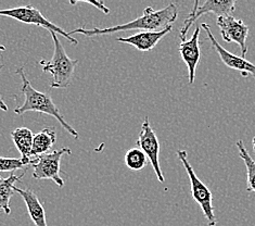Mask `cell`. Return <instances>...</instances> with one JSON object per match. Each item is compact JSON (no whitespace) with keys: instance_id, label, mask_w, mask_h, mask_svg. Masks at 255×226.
<instances>
[{"instance_id":"6da1fadb","label":"cell","mask_w":255,"mask_h":226,"mask_svg":"<svg viewBox=\"0 0 255 226\" xmlns=\"http://www.w3.org/2000/svg\"><path fill=\"white\" fill-rule=\"evenodd\" d=\"M178 16V8L175 3H169L165 8L160 10H154L152 7L145 8L143 11V14L141 16L137 17V19L132 20L130 22H127L125 24H121V25L110 26L107 28H85L80 27L77 29L72 30L69 34H82L87 36V37H93V36H102V35H110L118 32H127V30H133L139 29L141 32L144 30H150V32H154V30H162L168 26H172V24L177 20Z\"/></svg>"},{"instance_id":"7a4b0ae2","label":"cell","mask_w":255,"mask_h":226,"mask_svg":"<svg viewBox=\"0 0 255 226\" xmlns=\"http://www.w3.org/2000/svg\"><path fill=\"white\" fill-rule=\"evenodd\" d=\"M15 73L22 78L21 90L24 97H25V101H24L23 105L14 109V113L17 115H23L26 112L33 111L50 115V117H53L63 126L66 132L70 133V135H72L75 139H78L80 134H78L77 131H75V128H73L68 122L64 120L62 113L60 112L58 107L54 105V102L52 101L49 94L41 93V91L35 89L31 82L27 79L23 68L17 69Z\"/></svg>"},{"instance_id":"3957f363","label":"cell","mask_w":255,"mask_h":226,"mask_svg":"<svg viewBox=\"0 0 255 226\" xmlns=\"http://www.w3.org/2000/svg\"><path fill=\"white\" fill-rule=\"evenodd\" d=\"M53 40V56L50 61L40 60L39 65L42 72L50 73L52 81L50 87L52 88H66L71 84L76 65L78 64L77 59H71L64 49L61 41L58 38V34L50 32Z\"/></svg>"},{"instance_id":"277c9868","label":"cell","mask_w":255,"mask_h":226,"mask_svg":"<svg viewBox=\"0 0 255 226\" xmlns=\"http://www.w3.org/2000/svg\"><path fill=\"white\" fill-rule=\"evenodd\" d=\"M177 157L183 163V166L186 170V172L189 176L190 186H191V195L193 200L201 207L203 211V215L205 216L206 220L209 222V226H215L216 225V217L214 215V207L212 205V200H213V195L210 189L206 187L204 183L199 179L197 174L194 173V170L192 169L191 164L188 161L187 158V151L186 150H178Z\"/></svg>"},{"instance_id":"5b68a950","label":"cell","mask_w":255,"mask_h":226,"mask_svg":"<svg viewBox=\"0 0 255 226\" xmlns=\"http://www.w3.org/2000/svg\"><path fill=\"white\" fill-rule=\"evenodd\" d=\"M0 16H7L12 17L19 22L25 23V24H33L35 26L44 27L47 30L53 32L56 34H59L63 36L64 38L70 40L73 45H77L78 40L65 32L63 28L53 24L49 20L41 14V12L37 9L33 7V5H23V7H16V8H11V9H2L0 10Z\"/></svg>"},{"instance_id":"8992f818","label":"cell","mask_w":255,"mask_h":226,"mask_svg":"<svg viewBox=\"0 0 255 226\" xmlns=\"http://www.w3.org/2000/svg\"><path fill=\"white\" fill-rule=\"evenodd\" d=\"M65 155H72V150L63 147L59 150H53L35 159L32 163L33 177L35 180H51L59 187L64 186V181L60 174V162Z\"/></svg>"},{"instance_id":"52a82bcc","label":"cell","mask_w":255,"mask_h":226,"mask_svg":"<svg viewBox=\"0 0 255 226\" xmlns=\"http://www.w3.org/2000/svg\"><path fill=\"white\" fill-rule=\"evenodd\" d=\"M236 10V1L235 0H206L203 3L196 1L193 4V9L186 17L184 21L183 27L180 29L179 38L180 40H185L188 30L193 25L200 16L206 13H214L220 16L232 15L233 12Z\"/></svg>"},{"instance_id":"ba28073f","label":"cell","mask_w":255,"mask_h":226,"mask_svg":"<svg viewBox=\"0 0 255 226\" xmlns=\"http://www.w3.org/2000/svg\"><path fill=\"white\" fill-rule=\"evenodd\" d=\"M137 146L139 149L142 150L143 154L147 156L151 166L153 168L156 179L160 183H164L165 177L160 167V143L153 128L151 127L149 118L145 117L142 124L141 130L139 133V137L137 140Z\"/></svg>"},{"instance_id":"9c48e42d","label":"cell","mask_w":255,"mask_h":226,"mask_svg":"<svg viewBox=\"0 0 255 226\" xmlns=\"http://www.w3.org/2000/svg\"><path fill=\"white\" fill-rule=\"evenodd\" d=\"M217 26L220 27L221 35L225 41L236 42L240 47L242 58L247 56L248 46L247 38L249 35V26L242 20H237L233 15L217 17Z\"/></svg>"},{"instance_id":"30bf717a","label":"cell","mask_w":255,"mask_h":226,"mask_svg":"<svg viewBox=\"0 0 255 226\" xmlns=\"http://www.w3.org/2000/svg\"><path fill=\"white\" fill-rule=\"evenodd\" d=\"M200 26H201L206 32V35H208V38L211 41L212 47L214 48L218 56H220L222 62L225 65L233 70L239 71L241 73V75L244 77H248L249 75H252L255 78V64L251 63L250 61H248L245 58L235 56V54L230 53L228 50L225 49L220 42L216 40L214 35L212 34L211 27L208 23L200 24Z\"/></svg>"},{"instance_id":"8fae6325","label":"cell","mask_w":255,"mask_h":226,"mask_svg":"<svg viewBox=\"0 0 255 226\" xmlns=\"http://www.w3.org/2000/svg\"><path fill=\"white\" fill-rule=\"evenodd\" d=\"M200 29H201V26L198 25L196 29H194L192 37L188 40H181L179 44V53L188 68V79H189V84L194 83L196 70L199 64L200 58H201V51H200L199 42Z\"/></svg>"},{"instance_id":"7c38bea8","label":"cell","mask_w":255,"mask_h":226,"mask_svg":"<svg viewBox=\"0 0 255 226\" xmlns=\"http://www.w3.org/2000/svg\"><path fill=\"white\" fill-rule=\"evenodd\" d=\"M172 29L173 26H168L162 30H154V32L144 30V32L130 35L129 37H119L117 40L119 42H123V44L133 46L141 52H148L152 50L163 37H165L167 34L171 33Z\"/></svg>"},{"instance_id":"4fadbf2b","label":"cell","mask_w":255,"mask_h":226,"mask_svg":"<svg viewBox=\"0 0 255 226\" xmlns=\"http://www.w3.org/2000/svg\"><path fill=\"white\" fill-rule=\"evenodd\" d=\"M14 193H17L23 198L26 205L28 216L31 218L35 226H48L46 220L45 208L40 203L37 195L32 189H23L17 186H13Z\"/></svg>"},{"instance_id":"5bb4252c","label":"cell","mask_w":255,"mask_h":226,"mask_svg":"<svg viewBox=\"0 0 255 226\" xmlns=\"http://www.w3.org/2000/svg\"><path fill=\"white\" fill-rule=\"evenodd\" d=\"M11 137L16 149L20 151L21 159L26 162L29 167L32 166V148L34 135L32 131L27 127H19L11 132Z\"/></svg>"},{"instance_id":"9a60e30c","label":"cell","mask_w":255,"mask_h":226,"mask_svg":"<svg viewBox=\"0 0 255 226\" xmlns=\"http://www.w3.org/2000/svg\"><path fill=\"white\" fill-rule=\"evenodd\" d=\"M56 139L57 134L53 127H46L41 132L34 135L32 160L34 161L35 159H37L38 157L48 154V151L52 148V146L56 143Z\"/></svg>"},{"instance_id":"2e32d148","label":"cell","mask_w":255,"mask_h":226,"mask_svg":"<svg viewBox=\"0 0 255 226\" xmlns=\"http://www.w3.org/2000/svg\"><path fill=\"white\" fill-rule=\"evenodd\" d=\"M24 175H25V173L17 176L12 172L7 179H2L0 176V210H3L5 215H10L11 213L10 200L14 194L13 186L16 182L22 180Z\"/></svg>"},{"instance_id":"e0dca14e","label":"cell","mask_w":255,"mask_h":226,"mask_svg":"<svg viewBox=\"0 0 255 226\" xmlns=\"http://www.w3.org/2000/svg\"><path fill=\"white\" fill-rule=\"evenodd\" d=\"M236 146L239 151V157L244 160L247 168V191L255 193V161L249 154L242 140H238Z\"/></svg>"},{"instance_id":"ac0fdd59","label":"cell","mask_w":255,"mask_h":226,"mask_svg":"<svg viewBox=\"0 0 255 226\" xmlns=\"http://www.w3.org/2000/svg\"><path fill=\"white\" fill-rule=\"evenodd\" d=\"M148 158L142 150L139 148H132L126 152L125 163L128 169L132 171H140L147 166Z\"/></svg>"},{"instance_id":"d6986e66","label":"cell","mask_w":255,"mask_h":226,"mask_svg":"<svg viewBox=\"0 0 255 226\" xmlns=\"http://www.w3.org/2000/svg\"><path fill=\"white\" fill-rule=\"evenodd\" d=\"M29 166L24 162L22 159L15 158H4L0 157V172H14L15 170L28 169Z\"/></svg>"},{"instance_id":"ffe728a7","label":"cell","mask_w":255,"mask_h":226,"mask_svg":"<svg viewBox=\"0 0 255 226\" xmlns=\"http://www.w3.org/2000/svg\"><path fill=\"white\" fill-rule=\"evenodd\" d=\"M77 3L92 4V5H94V7H96L97 9H99L102 12V13H106V14L110 13V9H109L102 1H90V0H86V1H83V0H78V1H71V4H77Z\"/></svg>"},{"instance_id":"44dd1931","label":"cell","mask_w":255,"mask_h":226,"mask_svg":"<svg viewBox=\"0 0 255 226\" xmlns=\"http://www.w3.org/2000/svg\"><path fill=\"white\" fill-rule=\"evenodd\" d=\"M1 69H2V64L0 63V72H1ZM0 110H2V111H4V112L8 111V106L5 105V102H4V100L2 99L1 95H0Z\"/></svg>"},{"instance_id":"7402d4cb","label":"cell","mask_w":255,"mask_h":226,"mask_svg":"<svg viewBox=\"0 0 255 226\" xmlns=\"http://www.w3.org/2000/svg\"><path fill=\"white\" fill-rule=\"evenodd\" d=\"M4 50H5V47L0 44V51H4Z\"/></svg>"},{"instance_id":"603a6c76","label":"cell","mask_w":255,"mask_h":226,"mask_svg":"<svg viewBox=\"0 0 255 226\" xmlns=\"http://www.w3.org/2000/svg\"><path fill=\"white\" fill-rule=\"evenodd\" d=\"M252 144H253V149H254V152H255V137L252 140Z\"/></svg>"}]
</instances>
